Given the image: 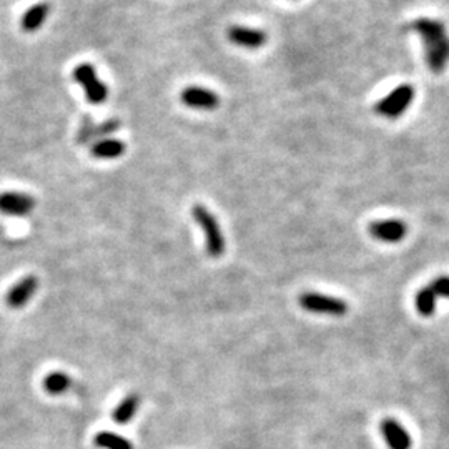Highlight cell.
<instances>
[{
	"label": "cell",
	"mask_w": 449,
	"mask_h": 449,
	"mask_svg": "<svg viewBox=\"0 0 449 449\" xmlns=\"http://www.w3.org/2000/svg\"><path fill=\"white\" fill-rule=\"evenodd\" d=\"M411 30L421 37L424 62L432 73H443L449 62V35L441 20L419 17L411 24Z\"/></svg>",
	"instance_id": "obj_1"
},
{
	"label": "cell",
	"mask_w": 449,
	"mask_h": 449,
	"mask_svg": "<svg viewBox=\"0 0 449 449\" xmlns=\"http://www.w3.org/2000/svg\"><path fill=\"white\" fill-rule=\"evenodd\" d=\"M191 215H193V220L198 223V227L205 233L208 255L211 258L222 256L224 253V238L215 215L206 206L200 205V203L191 208Z\"/></svg>",
	"instance_id": "obj_2"
},
{
	"label": "cell",
	"mask_w": 449,
	"mask_h": 449,
	"mask_svg": "<svg viewBox=\"0 0 449 449\" xmlns=\"http://www.w3.org/2000/svg\"><path fill=\"white\" fill-rule=\"evenodd\" d=\"M413 100L414 87L410 85V83H403V85L396 87V89L386 95V97H382L380 102L374 105V112L389 120L399 118V116L407 110V107L413 103Z\"/></svg>",
	"instance_id": "obj_3"
},
{
	"label": "cell",
	"mask_w": 449,
	"mask_h": 449,
	"mask_svg": "<svg viewBox=\"0 0 449 449\" xmlns=\"http://www.w3.org/2000/svg\"><path fill=\"white\" fill-rule=\"evenodd\" d=\"M73 80L85 90V97L94 105H100L108 98V87L98 78L97 70L90 64H80L73 69Z\"/></svg>",
	"instance_id": "obj_4"
},
{
	"label": "cell",
	"mask_w": 449,
	"mask_h": 449,
	"mask_svg": "<svg viewBox=\"0 0 449 449\" xmlns=\"http://www.w3.org/2000/svg\"><path fill=\"white\" fill-rule=\"evenodd\" d=\"M299 306L303 310L310 311V313L318 315H330V316H344L348 313V303L344 299H340L330 294L315 293V291H308L298 298Z\"/></svg>",
	"instance_id": "obj_5"
},
{
	"label": "cell",
	"mask_w": 449,
	"mask_h": 449,
	"mask_svg": "<svg viewBox=\"0 0 449 449\" xmlns=\"http://www.w3.org/2000/svg\"><path fill=\"white\" fill-rule=\"evenodd\" d=\"M180 100L183 105L195 108V110H215L220 105L218 94L203 87L191 85L182 90Z\"/></svg>",
	"instance_id": "obj_6"
},
{
	"label": "cell",
	"mask_w": 449,
	"mask_h": 449,
	"mask_svg": "<svg viewBox=\"0 0 449 449\" xmlns=\"http://www.w3.org/2000/svg\"><path fill=\"white\" fill-rule=\"evenodd\" d=\"M369 235L382 243H398L406 236L407 224L403 220H378L368 227Z\"/></svg>",
	"instance_id": "obj_7"
},
{
	"label": "cell",
	"mask_w": 449,
	"mask_h": 449,
	"mask_svg": "<svg viewBox=\"0 0 449 449\" xmlns=\"http://www.w3.org/2000/svg\"><path fill=\"white\" fill-rule=\"evenodd\" d=\"M120 128V122L118 120L112 118V120H105L102 123H95L90 122L89 118H85V122L80 127L77 135V141L82 145H94L97 143L100 140H105L107 137H110L112 133H115Z\"/></svg>",
	"instance_id": "obj_8"
},
{
	"label": "cell",
	"mask_w": 449,
	"mask_h": 449,
	"mask_svg": "<svg viewBox=\"0 0 449 449\" xmlns=\"http://www.w3.org/2000/svg\"><path fill=\"white\" fill-rule=\"evenodd\" d=\"M35 200L30 195L20 191H3L0 193V213L8 216H25L32 213Z\"/></svg>",
	"instance_id": "obj_9"
},
{
	"label": "cell",
	"mask_w": 449,
	"mask_h": 449,
	"mask_svg": "<svg viewBox=\"0 0 449 449\" xmlns=\"http://www.w3.org/2000/svg\"><path fill=\"white\" fill-rule=\"evenodd\" d=\"M227 37L231 44L249 50L261 49L268 40V35L261 28L241 27V25H233V27L228 28Z\"/></svg>",
	"instance_id": "obj_10"
},
{
	"label": "cell",
	"mask_w": 449,
	"mask_h": 449,
	"mask_svg": "<svg viewBox=\"0 0 449 449\" xmlns=\"http://www.w3.org/2000/svg\"><path fill=\"white\" fill-rule=\"evenodd\" d=\"M380 430L389 449H411V446H413V439H411L410 432L396 419H382Z\"/></svg>",
	"instance_id": "obj_11"
},
{
	"label": "cell",
	"mask_w": 449,
	"mask_h": 449,
	"mask_svg": "<svg viewBox=\"0 0 449 449\" xmlns=\"http://www.w3.org/2000/svg\"><path fill=\"white\" fill-rule=\"evenodd\" d=\"M37 288H39V280H37L33 274L30 276H25L17 283L15 286H12L7 293V305L14 310H19L27 305L30 301L33 294H35Z\"/></svg>",
	"instance_id": "obj_12"
},
{
	"label": "cell",
	"mask_w": 449,
	"mask_h": 449,
	"mask_svg": "<svg viewBox=\"0 0 449 449\" xmlns=\"http://www.w3.org/2000/svg\"><path fill=\"white\" fill-rule=\"evenodd\" d=\"M50 14V3L49 2H37L35 6L24 12L22 19H20V27L24 32L33 33L37 32L42 25L45 24Z\"/></svg>",
	"instance_id": "obj_13"
},
{
	"label": "cell",
	"mask_w": 449,
	"mask_h": 449,
	"mask_svg": "<svg viewBox=\"0 0 449 449\" xmlns=\"http://www.w3.org/2000/svg\"><path fill=\"white\" fill-rule=\"evenodd\" d=\"M125 143L122 140L116 139H105L100 140L90 147L91 157L98 158V160H114V158L122 157L125 153Z\"/></svg>",
	"instance_id": "obj_14"
},
{
	"label": "cell",
	"mask_w": 449,
	"mask_h": 449,
	"mask_svg": "<svg viewBox=\"0 0 449 449\" xmlns=\"http://www.w3.org/2000/svg\"><path fill=\"white\" fill-rule=\"evenodd\" d=\"M139 406H140V396L139 394H128L127 398H123L122 401H120V405L115 407L114 411V421L116 424H127L128 421H132L133 416L137 414V411H139Z\"/></svg>",
	"instance_id": "obj_15"
},
{
	"label": "cell",
	"mask_w": 449,
	"mask_h": 449,
	"mask_svg": "<svg viewBox=\"0 0 449 449\" xmlns=\"http://www.w3.org/2000/svg\"><path fill=\"white\" fill-rule=\"evenodd\" d=\"M72 386V380H70L69 374L62 371H53L49 373L44 380V388L49 394H53V396H58V394H64L70 389Z\"/></svg>",
	"instance_id": "obj_16"
},
{
	"label": "cell",
	"mask_w": 449,
	"mask_h": 449,
	"mask_svg": "<svg viewBox=\"0 0 449 449\" xmlns=\"http://www.w3.org/2000/svg\"><path fill=\"white\" fill-rule=\"evenodd\" d=\"M95 446L102 449H133L132 443L123 436L115 434V432L110 431H102L95 436L94 439Z\"/></svg>",
	"instance_id": "obj_17"
},
{
	"label": "cell",
	"mask_w": 449,
	"mask_h": 449,
	"mask_svg": "<svg viewBox=\"0 0 449 449\" xmlns=\"http://www.w3.org/2000/svg\"><path fill=\"white\" fill-rule=\"evenodd\" d=\"M436 294L430 286H424L416 293V308H418L419 315L423 316H431L434 315L436 311Z\"/></svg>",
	"instance_id": "obj_18"
},
{
	"label": "cell",
	"mask_w": 449,
	"mask_h": 449,
	"mask_svg": "<svg viewBox=\"0 0 449 449\" xmlns=\"http://www.w3.org/2000/svg\"><path fill=\"white\" fill-rule=\"evenodd\" d=\"M430 288L434 291L436 297L449 298V276H438L431 281Z\"/></svg>",
	"instance_id": "obj_19"
}]
</instances>
